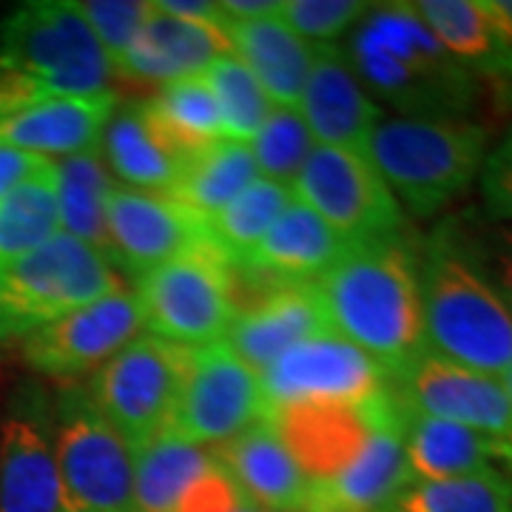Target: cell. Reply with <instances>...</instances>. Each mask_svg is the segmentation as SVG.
<instances>
[{
  "label": "cell",
  "instance_id": "60d3db41",
  "mask_svg": "<svg viewBox=\"0 0 512 512\" xmlns=\"http://www.w3.org/2000/svg\"><path fill=\"white\" fill-rule=\"evenodd\" d=\"M49 165H52V160H46V157L0 146V200L6 194H12L18 185L29 183L40 171H46Z\"/></svg>",
  "mask_w": 512,
  "mask_h": 512
},
{
  "label": "cell",
  "instance_id": "9a60e30c",
  "mask_svg": "<svg viewBox=\"0 0 512 512\" xmlns=\"http://www.w3.org/2000/svg\"><path fill=\"white\" fill-rule=\"evenodd\" d=\"M393 382L407 410L456 421L512 447V404L501 379L447 362L427 350Z\"/></svg>",
  "mask_w": 512,
  "mask_h": 512
},
{
  "label": "cell",
  "instance_id": "f1b7e54d",
  "mask_svg": "<svg viewBox=\"0 0 512 512\" xmlns=\"http://www.w3.org/2000/svg\"><path fill=\"white\" fill-rule=\"evenodd\" d=\"M143 109L165 146L183 163L202 148L225 140L217 97L202 74L168 83L151 100H143Z\"/></svg>",
  "mask_w": 512,
  "mask_h": 512
},
{
  "label": "cell",
  "instance_id": "6da1fadb",
  "mask_svg": "<svg viewBox=\"0 0 512 512\" xmlns=\"http://www.w3.org/2000/svg\"><path fill=\"white\" fill-rule=\"evenodd\" d=\"M313 288L328 328L399 379L427 353L419 248L402 234L350 245Z\"/></svg>",
  "mask_w": 512,
  "mask_h": 512
},
{
  "label": "cell",
  "instance_id": "f35d334b",
  "mask_svg": "<svg viewBox=\"0 0 512 512\" xmlns=\"http://www.w3.org/2000/svg\"><path fill=\"white\" fill-rule=\"evenodd\" d=\"M370 9L362 0H282L279 20L311 46H328L350 32Z\"/></svg>",
  "mask_w": 512,
  "mask_h": 512
},
{
  "label": "cell",
  "instance_id": "d4e9b609",
  "mask_svg": "<svg viewBox=\"0 0 512 512\" xmlns=\"http://www.w3.org/2000/svg\"><path fill=\"white\" fill-rule=\"evenodd\" d=\"M231 43V55L245 63L268 100L282 109H299L308 74L313 66V46L279 20V15L259 20L222 23Z\"/></svg>",
  "mask_w": 512,
  "mask_h": 512
},
{
  "label": "cell",
  "instance_id": "e575fe53",
  "mask_svg": "<svg viewBox=\"0 0 512 512\" xmlns=\"http://www.w3.org/2000/svg\"><path fill=\"white\" fill-rule=\"evenodd\" d=\"M217 97L222 114V128L228 140L251 143L254 134L262 128L265 117L271 114L274 103L262 86L254 80V74L245 69V63L234 55L214 60L202 74Z\"/></svg>",
  "mask_w": 512,
  "mask_h": 512
},
{
  "label": "cell",
  "instance_id": "3957f363",
  "mask_svg": "<svg viewBox=\"0 0 512 512\" xmlns=\"http://www.w3.org/2000/svg\"><path fill=\"white\" fill-rule=\"evenodd\" d=\"M111 77L72 0H29L0 23V120L46 100L109 94Z\"/></svg>",
  "mask_w": 512,
  "mask_h": 512
},
{
  "label": "cell",
  "instance_id": "7bdbcfd3",
  "mask_svg": "<svg viewBox=\"0 0 512 512\" xmlns=\"http://www.w3.org/2000/svg\"><path fill=\"white\" fill-rule=\"evenodd\" d=\"M282 0H222L220 12L228 20H259L279 15Z\"/></svg>",
  "mask_w": 512,
  "mask_h": 512
},
{
  "label": "cell",
  "instance_id": "f546056e",
  "mask_svg": "<svg viewBox=\"0 0 512 512\" xmlns=\"http://www.w3.org/2000/svg\"><path fill=\"white\" fill-rule=\"evenodd\" d=\"M55 174L60 234L92 245L94 251H100L111 262L106 202L114 188V177L103 163L100 148L55 160Z\"/></svg>",
  "mask_w": 512,
  "mask_h": 512
},
{
  "label": "cell",
  "instance_id": "ffe728a7",
  "mask_svg": "<svg viewBox=\"0 0 512 512\" xmlns=\"http://www.w3.org/2000/svg\"><path fill=\"white\" fill-rule=\"evenodd\" d=\"M404 416L384 421L348 470L328 481H308L302 512H393L416 481L404 453Z\"/></svg>",
  "mask_w": 512,
  "mask_h": 512
},
{
  "label": "cell",
  "instance_id": "7a4b0ae2",
  "mask_svg": "<svg viewBox=\"0 0 512 512\" xmlns=\"http://www.w3.org/2000/svg\"><path fill=\"white\" fill-rule=\"evenodd\" d=\"M345 57L376 100L416 120H467L481 80L441 46L413 3H370Z\"/></svg>",
  "mask_w": 512,
  "mask_h": 512
},
{
  "label": "cell",
  "instance_id": "4fadbf2b",
  "mask_svg": "<svg viewBox=\"0 0 512 512\" xmlns=\"http://www.w3.org/2000/svg\"><path fill=\"white\" fill-rule=\"evenodd\" d=\"M143 330L140 305L131 288L109 293L92 305L66 313L46 328L29 333L20 353L29 370L55 382L94 376Z\"/></svg>",
  "mask_w": 512,
  "mask_h": 512
},
{
  "label": "cell",
  "instance_id": "1f68e13d",
  "mask_svg": "<svg viewBox=\"0 0 512 512\" xmlns=\"http://www.w3.org/2000/svg\"><path fill=\"white\" fill-rule=\"evenodd\" d=\"M60 234L55 160L0 200V271Z\"/></svg>",
  "mask_w": 512,
  "mask_h": 512
},
{
  "label": "cell",
  "instance_id": "ee69618b",
  "mask_svg": "<svg viewBox=\"0 0 512 512\" xmlns=\"http://www.w3.org/2000/svg\"><path fill=\"white\" fill-rule=\"evenodd\" d=\"M231 512H268V510H262V507H256V504H251L248 498H242V501H239L237 507H234V510H231Z\"/></svg>",
  "mask_w": 512,
  "mask_h": 512
},
{
  "label": "cell",
  "instance_id": "603a6c76",
  "mask_svg": "<svg viewBox=\"0 0 512 512\" xmlns=\"http://www.w3.org/2000/svg\"><path fill=\"white\" fill-rule=\"evenodd\" d=\"M117 109V94L46 100L0 120V146L46 160H63L100 148L106 123Z\"/></svg>",
  "mask_w": 512,
  "mask_h": 512
},
{
  "label": "cell",
  "instance_id": "52a82bcc",
  "mask_svg": "<svg viewBox=\"0 0 512 512\" xmlns=\"http://www.w3.org/2000/svg\"><path fill=\"white\" fill-rule=\"evenodd\" d=\"M134 282L143 328L185 348L222 342L239 308L234 265L208 237Z\"/></svg>",
  "mask_w": 512,
  "mask_h": 512
},
{
  "label": "cell",
  "instance_id": "7c38bea8",
  "mask_svg": "<svg viewBox=\"0 0 512 512\" xmlns=\"http://www.w3.org/2000/svg\"><path fill=\"white\" fill-rule=\"evenodd\" d=\"M265 416L259 376L225 342H214L194 348L180 402L165 430L214 450Z\"/></svg>",
  "mask_w": 512,
  "mask_h": 512
},
{
  "label": "cell",
  "instance_id": "30bf717a",
  "mask_svg": "<svg viewBox=\"0 0 512 512\" xmlns=\"http://www.w3.org/2000/svg\"><path fill=\"white\" fill-rule=\"evenodd\" d=\"M291 194L348 245L404 231L402 205L373 163L356 151L316 146L291 183Z\"/></svg>",
  "mask_w": 512,
  "mask_h": 512
},
{
  "label": "cell",
  "instance_id": "d6986e66",
  "mask_svg": "<svg viewBox=\"0 0 512 512\" xmlns=\"http://www.w3.org/2000/svg\"><path fill=\"white\" fill-rule=\"evenodd\" d=\"M0 512H60L52 421L37 399L0 421Z\"/></svg>",
  "mask_w": 512,
  "mask_h": 512
},
{
  "label": "cell",
  "instance_id": "277c9868",
  "mask_svg": "<svg viewBox=\"0 0 512 512\" xmlns=\"http://www.w3.org/2000/svg\"><path fill=\"white\" fill-rule=\"evenodd\" d=\"M427 350L501 379L512 367V311L441 220L419 251Z\"/></svg>",
  "mask_w": 512,
  "mask_h": 512
},
{
  "label": "cell",
  "instance_id": "8992f818",
  "mask_svg": "<svg viewBox=\"0 0 512 512\" xmlns=\"http://www.w3.org/2000/svg\"><path fill=\"white\" fill-rule=\"evenodd\" d=\"M126 288L120 271L80 239L57 234L0 271V345L23 342L66 313Z\"/></svg>",
  "mask_w": 512,
  "mask_h": 512
},
{
  "label": "cell",
  "instance_id": "74e56055",
  "mask_svg": "<svg viewBox=\"0 0 512 512\" xmlns=\"http://www.w3.org/2000/svg\"><path fill=\"white\" fill-rule=\"evenodd\" d=\"M77 6L89 23L92 35L97 37L114 74L151 15V3L148 0H86Z\"/></svg>",
  "mask_w": 512,
  "mask_h": 512
},
{
  "label": "cell",
  "instance_id": "f6af8a7d",
  "mask_svg": "<svg viewBox=\"0 0 512 512\" xmlns=\"http://www.w3.org/2000/svg\"><path fill=\"white\" fill-rule=\"evenodd\" d=\"M501 384H504V390H507V399H510V404H512V367L507 370V373H504V376H501Z\"/></svg>",
  "mask_w": 512,
  "mask_h": 512
},
{
  "label": "cell",
  "instance_id": "8d00e7d4",
  "mask_svg": "<svg viewBox=\"0 0 512 512\" xmlns=\"http://www.w3.org/2000/svg\"><path fill=\"white\" fill-rule=\"evenodd\" d=\"M248 146L259 168V177L291 188L316 143L299 111L274 106Z\"/></svg>",
  "mask_w": 512,
  "mask_h": 512
},
{
  "label": "cell",
  "instance_id": "2e32d148",
  "mask_svg": "<svg viewBox=\"0 0 512 512\" xmlns=\"http://www.w3.org/2000/svg\"><path fill=\"white\" fill-rule=\"evenodd\" d=\"M111 265L140 279L208 237L205 220L168 194L114 185L106 202Z\"/></svg>",
  "mask_w": 512,
  "mask_h": 512
},
{
  "label": "cell",
  "instance_id": "e0dca14e",
  "mask_svg": "<svg viewBox=\"0 0 512 512\" xmlns=\"http://www.w3.org/2000/svg\"><path fill=\"white\" fill-rule=\"evenodd\" d=\"M299 114L316 146L345 148L367 157V143L382 123V109L365 92L345 49L313 46V66L299 100Z\"/></svg>",
  "mask_w": 512,
  "mask_h": 512
},
{
  "label": "cell",
  "instance_id": "ab89813d",
  "mask_svg": "<svg viewBox=\"0 0 512 512\" xmlns=\"http://www.w3.org/2000/svg\"><path fill=\"white\" fill-rule=\"evenodd\" d=\"M481 194L487 217L512 220V128L481 165Z\"/></svg>",
  "mask_w": 512,
  "mask_h": 512
},
{
  "label": "cell",
  "instance_id": "5b68a950",
  "mask_svg": "<svg viewBox=\"0 0 512 512\" xmlns=\"http://www.w3.org/2000/svg\"><path fill=\"white\" fill-rule=\"evenodd\" d=\"M490 131L473 120H382L367 160L413 217H433L458 200L487 160Z\"/></svg>",
  "mask_w": 512,
  "mask_h": 512
},
{
  "label": "cell",
  "instance_id": "d6a6232c",
  "mask_svg": "<svg viewBox=\"0 0 512 512\" xmlns=\"http://www.w3.org/2000/svg\"><path fill=\"white\" fill-rule=\"evenodd\" d=\"M293 202L288 185L271 183L265 177H256L245 191H239L234 200L211 220H205L208 239L220 248L231 262L245 256L259 239L271 231L282 211Z\"/></svg>",
  "mask_w": 512,
  "mask_h": 512
},
{
  "label": "cell",
  "instance_id": "484cf974",
  "mask_svg": "<svg viewBox=\"0 0 512 512\" xmlns=\"http://www.w3.org/2000/svg\"><path fill=\"white\" fill-rule=\"evenodd\" d=\"M404 453L416 481H441L512 467V447L484 436L456 421L433 419L407 410L404 416Z\"/></svg>",
  "mask_w": 512,
  "mask_h": 512
},
{
  "label": "cell",
  "instance_id": "4dcf8cb0",
  "mask_svg": "<svg viewBox=\"0 0 512 512\" xmlns=\"http://www.w3.org/2000/svg\"><path fill=\"white\" fill-rule=\"evenodd\" d=\"M259 177L248 143L220 140L188 157L180 168V180L168 197L183 202L200 220H211L228 202Z\"/></svg>",
  "mask_w": 512,
  "mask_h": 512
},
{
  "label": "cell",
  "instance_id": "ac0fdd59",
  "mask_svg": "<svg viewBox=\"0 0 512 512\" xmlns=\"http://www.w3.org/2000/svg\"><path fill=\"white\" fill-rule=\"evenodd\" d=\"M322 330L330 328L319 293L313 282H296L271 285L248 305H239L222 342L259 376L285 350Z\"/></svg>",
  "mask_w": 512,
  "mask_h": 512
},
{
  "label": "cell",
  "instance_id": "ba28073f",
  "mask_svg": "<svg viewBox=\"0 0 512 512\" xmlns=\"http://www.w3.org/2000/svg\"><path fill=\"white\" fill-rule=\"evenodd\" d=\"M49 419L60 512H134L137 450L94 407L86 384L60 390Z\"/></svg>",
  "mask_w": 512,
  "mask_h": 512
},
{
  "label": "cell",
  "instance_id": "5bb4252c",
  "mask_svg": "<svg viewBox=\"0 0 512 512\" xmlns=\"http://www.w3.org/2000/svg\"><path fill=\"white\" fill-rule=\"evenodd\" d=\"M396 382L382 399L365 407L350 404H293L268 410V419L308 481H328L365 453L367 441L384 421L404 416Z\"/></svg>",
  "mask_w": 512,
  "mask_h": 512
},
{
  "label": "cell",
  "instance_id": "83f0119b",
  "mask_svg": "<svg viewBox=\"0 0 512 512\" xmlns=\"http://www.w3.org/2000/svg\"><path fill=\"white\" fill-rule=\"evenodd\" d=\"M214 464V450L163 430L134 456V512H177L188 487Z\"/></svg>",
  "mask_w": 512,
  "mask_h": 512
},
{
  "label": "cell",
  "instance_id": "d590c367",
  "mask_svg": "<svg viewBox=\"0 0 512 512\" xmlns=\"http://www.w3.org/2000/svg\"><path fill=\"white\" fill-rule=\"evenodd\" d=\"M444 222L478 274L493 285V291L512 311V220H493L487 214L467 211Z\"/></svg>",
  "mask_w": 512,
  "mask_h": 512
},
{
  "label": "cell",
  "instance_id": "cb8c5ba5",
  "mask_svg": "<svg viewBox=\"0 0 512 512\" xmlns=\"http://www.w3.org/2000/svg\"><path fill=\"white\" fill-rule=\"evenodd\" d=\"M214 456L251 504L268 512H302L308 478L302 476L268 416L237 439L214 447Z\"/></svg>",
  "mask_w": 512,
  "mask_h": 512
},
{
  "label": "cell",
  "instance_id": "836d02e7",
  "mask_svg": "<svg viewBox=\"0 0 512 512\" xmlns=\"http://www.w3.org/2000/svg\"><path fill=\"white\" fill-rule=\"evenodd\" d=\"M393 512H512V478L504 470L413 481Z\"/></svg>",
  "mask_w": 512,
  "mask_h": 512
},
{
  "label": "cell",
  "instance_id": "9c48e42d",
  "mask_svg": "<svg viewBox=\"0 0 512 512\" xmlns=\"http://www.w3.org/2000/svg\"><path fill=\"white\" fill-rule=\"evenodd\" d=\"M194 348L140 333L86 382L94 407L134 450L168 427L191 370Z\"/></svg>",
  "mask_w": 512,
  "mask_h": 512
},
{
  "label": "cell",
  "instance_id": "7402d4cb",
  "mask_svg": "<svg viewBox=\"0 0 512 512\" xmlns=\"http://www.w3.org/2000/svg\"><path fill=\"white\" fill-rule=\"evenodd\" d=\"M348 248V242L333 234L308 205L293 200L271 231L231 265L234 271H248L276 285H296L328 274Z\"/></svg>",
  "mask_w": 512,
  "mask_h": 512
},
{
  "label": "cell",
  "instance_id": "8fae6325",
  "mask_svg": "<svg viewBox=\"0 0 512 512\" xmlns=\"http://www.w3.org/2000/svg\"><path fill=\"white\" fill-rule=\"evenodd\" d=\"M268 410L293 404H350L365 407L393 390V376L365 350L333 330L285 350L259 373Z\"/></svg>",
  "mask_w": 512,
  "mask_h": 512
},
{
  "label": "cell",
  "instance_id": "b9f144b4",
  "mask_svg": "<svg viewBox=\"0 0 512 512\" xmlns=\"http://www.w3.org/2000/svg\"><path fill=\"white\" fill-rule=\"evenodd\" d=\"M157 9H163L168 15H177L185 20H197V23H222L220 3H208V0H157Z\"/></svg>",
  "mask_w": 512,
  "mask_h": 512
},
{
  "label": "cell",
  "instance_id": "44dd1931",
  "mask_svg": "<svg viewBox=\"0 0 512 512\" xmlns=\"http://www.w3.org/2000/svg\"><path fill=\"white\" fill-rule=\"evenodd\" d=\"M222 23L177 18L151 3V15L143 23L134 46L123 57V63L117 66L114 77L163 89L168 83L205 74L214 60L231 55V43L225 37Z\"/></svg>",
  "mask_w": 512,
  "mask_h": 512
},
{
  "label": "cell",
  "instance_id": "4316f807",
  "mask_svg": "<svg viewBox=\"0 0 512 512\" xmlns=\"http://www.w3.org/2000/svg\"><path fill=\"white\" fill-rule=\"evenodd\" d=\"M100 154L111 177L126 188L154 194H171L183 168V160L151 126L143 100L114 109L100 140Z\"/></svg>",
  "mask_w": 512,
  "mask_h": 512
}]
</instances>
